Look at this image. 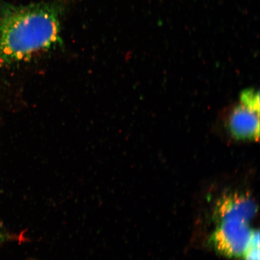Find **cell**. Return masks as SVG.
I'll list each match as a JSON object with an SVG mask.
<instances>
[{"mask_svg":"<svg viewBox=\"0 0 260 260\" xmlns=\"http://www.w3.org/2000/svg\"><path fill=\"white\" fill-rule=\"evenodd\" d=\"M248 222L238 219L220 221L211 238L217 251L230 257L243 255L248 249L252 234Z\"/></svg>","mask_w":260,"mask_h":260,"instance_id":"3","label":"cell"},{"mask_svg":"<svg viewBox=\"0 0 260 260\" xmlns=\"http://www.w3.org/2000/svg\"><path fill=\"white\" fill-rule=\"evenodd\" d=\"M259 246L249 245L243 253L245 260H259Z\"/></svg>","mask_w":260,"mask_h":260,"instance_id":"5","label":"cell"},{"mask_svg":"<svg viewBox=\"0 0 260 260\" xmlns=\"http://www.w3.org/2000/svg\"><path fill=\"white\" fill-rule=\"evenodd\" d=\"M259 97L255 90H246L241 94L240 104L233 110L229 128L237 140H258L259 135Z\"/></svg>","mask_w":260,"mask_h":260,"instance_id":"2","label":"cell"},{"mask_svg":"<svg viewBox=\"0 0 260 260\" xmlns=\"http://www.w3.org/2000/svg\"><path fill=\"white\" fill-rule=\"evenodd\" d=\"M257 211L251 198L243 194H233L224 198L217 207V216L220 220L238 219L249 222Z\"/></svg>","mask_w":260,"mask_h":260,"instance_id":"4","label":"cell"},{"mask_svg":"<svg viewBox=\"0 0 260 260\" xmlns=\"http://www.w3.org/2000/svg\"><path fill=\"white\" fill-rule=\"evenodd\" d=\"M60 40V15L53 5L0 6V67L28 60Z\"/></svg>","mask_w":260,"mask_h":260,"instance_id":"1","label":"cell"}]
</instances>
